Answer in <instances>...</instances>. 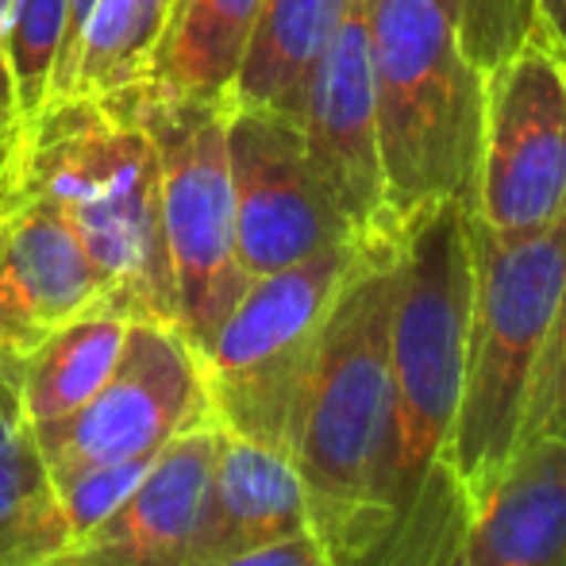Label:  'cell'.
Wrapping results in <instances>:
<instances>
[{"mask_svg": "<svg viewBox=\"0 0 566 566\" xmlns=\"http://www.w3.org/2000/svg\"><path fill=\"white\" fill-rule=\"evenodd\" d=\"M82 536L20 405V355L0 350V566H39Z\"/></svg>", "mask_w": 566, "mask_h": 566, "instance_id": "cell-16", "label": "cell"}, {"mask_svg": "<svg viewBox=\"0 0 566 566\" xmlns=\"http://www.w3.org/2000/svg\"><path fill=\"white\" fill-rule=\"evenodd\" d=\"M566 217V54L544 28L482 70L470 220L528 235Z\"/></svg>", "mask_w": 566, "mask_h": 566, "instance_id": "cell-8", "label": "cell"}, {"mask_svg": "<svg viewBox=\"0 0 566 566\" xmlns=\"http://www.w3.org/2000/svg\"><path fill=\"white\" fill-rule=\"evenodd\" d=\"M0 220V350L23 358L54 328L108 301L77 231L46 197L4 189Z\"/></svg>", "mask_w": 566, "mask_h": 566, "instance_id": "cell-12", "label": "cell"}, {"mask_svg": "<svg viewBox=\"0 0 566 566\" xmlns=\"http://www.w3.org/2000/svg\"><path fill=\"white\" fill-rule=\"evenodd\" d=\"M62 28H66V0H20L15 4L12 35H8V70L15 85L20 124L46 105L54 62H59Z\"/></svg>", "mask_w": 566, "mask_h": 566, "instance_id": "cell-21", "label": "cell"}, {"mask_svg": "<svg viewBox=\"0 0 566 566\" xmlns=\"http://www.w3.org/2000/svg\"><path fill=\"white\" fill-rule=\"evenodd\" d=\"M301 532H313V516L293 454L220 428L186 566H217Z\"/></svg>", "mask_w": 566, "mask_h": 566, "instance_id": "cell-14", "label": "cell"}, {"mask_svg": "<svg viewBox=\"0 0 566 566\" xmlns=\"http://www.w3.org/2000/svg\"><path fill=\"white\" fill-rule=\"evenodd\" d=\"M397 247L401 239L363 243L358 251L324 321L290 436L313 532L328 547L332 566L355 555L386 467Z\"/></svg>", "mask_w": 566, "mask_h": 566, "instance_id": "cell-3", "label": "cell"}, {"mask_svg": "<svg viewBox=\"0 0 566 566\" xmlns=\"http://www.w3.org/2000/svg\"><path fill=\"white\" fill-rule=\"evenodd\" d=\"M135 113L158 155L163 235L178 332L201 350L247 290L228 170V101H201L163 82L113 93Z\"/></svg>", "mask_w": 566, "mask_h": 566, "instance_id": "cell-6", "label": "cell"}, {"mask_svg": "<svg viewBox=\"0 0 566 566\" xmlns=\"http://www.w3.org/2000/svg\"><path fill=\"white\" fill-rule=\"evenodd\" d=\"M127 328L132 321L124 313L97 305L54 328L20 358V405L31 428L70 417L105 386Z\"/></svg>", "mask_w": 566, "mask_h": 566, "instance_id": "cell-18", "label": "cell"}, {"mask_svg": "<svg viewBox=\"0 0 566 566\" xmlns=\"http://www.w3.org/2000/svg\"><path fill=\"white\" fill-rule=\"evenodd\" d=\"M532 12L539 15L547 35L559 43V51L566 54V0H528Z\"/></svg>", "mask_w": 566, "mask_h": 566, "instance_id": "cell-25", "label": "cell"}, {"mask_svg": "<svg viewBox=\"0 0 566 566\" xmlns=\"http://www.w3.org/2000/svg\"><path fill=\"white\" fill-rule=\"evenodd\" d=\"M212 397L201 355L174 324L132 321L108 381L70 417L31 428L51 478L155 459L178 436L212 428Z\"/></svg>", "mask_w": 566, "mask_h": 566, "instance_id": "cell-9", "label": "cell"}, {"mask_svg": "<svg viewBox=\"0 0 566 566\" xmlns=\"http://www.w3.org/2000/svg\"><path fill=\"white\" fill-rule=\"evenodd\" d=\"M358 251L363 243L328 247L247 282L224 324L197 350L217 428L290 451L316 343Z\"/></svg>", "mask_w": 566, "mask_h": 566, "instance_id": "cell-7", "label": "cell"}, {"mask_svg": "<svg viewBox=\"0 0 566 566\" xmlns=\"http://www.w3.org/2000/svg\"><path fill=\"white\" fill-rule=\"evenodd\" d=\"M93 4H97V0H66V28H62V46H59V62H54V77H51V93H46V105H51V101L70 97L77 46H82V31H85V20H90Z\"/></svg>", "mask_w": 566, "mask_h": 566, "instance_id": "cell-24", "label": "cell"}, {"mask_svg": "<svg viewBox=\"0 0 566 566\" xmlns=\"http://www.w3.org/2000/svg\"><path fill=\"white\" fill-rule=\"evenodd\" d=\"M217 566H332L328 547L321 544L316 532H301V536H290L282 544L259 547V552H247L239 559L217 563Z\"/></svg>", "mask_w": 566, "mask_h": 566, "instance_id": "cell-23", "label": "cell"}, {"mask_svg": "<svg viewBox=\"0 0 566 566\" xmlns=\"http://www.w3.org/2000/svg\"><path fill=\"white\" fill-rule=\"evenodd\" d=\"M0 243H4V220H0Z\"/></svg>", "mask_w": 566, "mask_h": 566, "instance_id": "cell-29", "label": "cell"}, {"mask_svg": "<svg viewBox=\"0 0 566 566\" xmlns=\"http://www.w3.org/2000/svg\"><path fill=\"white\" fill-rule=\"evenodd\" d=\"M20 124V108H15V85H12V70L8 59L0 54V139H4L12 127Z\"/></svg>", "mask_w": 566, "mask_h": 566, "instance_id": "cell-26", "label": "cell"}, {"mask_svg": "<svg viewBox=\"0 0 566 566\" xmlns=\"http://www.w3.org/2000/svg\"><path fill=\"white\" fill-rule=\"evenodd\" d=\"M220 428H197L158 451L132 493L39 566H186Z\"/></svg>", "mask_w": 566, "mask_h": 566, "instance_id": "cell-13", "label": "cell"}, {"mask_svg": "<svg viewBox=\"0 0 566 566\" xmlns=\"http://www.w3.org/2000/svg\"><path fill=\"white\" fill-rule=\"evenodd\" d=\"M15 4H20V0H0V54L8 51V35H12Z\"/></svg>", "mask_w": 566, "mask_h": 566, "instance_id": "cell-27", "label": "cell"}, {"mask_svg": "<svg viewBox=\"0 0 566 566\" xmlns=\"http://www.w3.org/2000/svg\"><path fill=\"white\" fill-rule=\"evenodd\" d=\"M539 436L566 443V282H563L559 308H555L552 332H547L544 355H539L536 381H532L521 443L539 440Z\"/></svg>", "mask_w": 566, "mask_h": 566, "instance_id": "cell-22", "label": "cell"}, {"mask_svg": "<svg viewBox=\"0 0 566 566\" xmlns=\"http://www.w3.org/2000/svg\"><path fill=\"white\" fill-rule=\"evenodd\" d=\"M174 0H97L77 46L70 97H113L150 82Z\"/></svg>", "mask_w": 566, "mask_h": 566, "instance_id": "cell-20", "label": "cell"}, {"mask_svg": "<svg viewBox=\"0 0 566 566\" xmlns=\"http://www.w3.org/2000/svg\"><path fill=\"white\" fill-rule=\"evenodd\" d=\"M436 4H440L443 12H448L451 20H454V15H459V8H462V0H436Z\"/></svg>", "mask_w": 566, "mask_h": 566, "instance_id": "cell-28", "label": "cell"}, {"mask_svg": "<svg viewBox=\"0 0 566 566\" xmlns=\"http://www.w3.org/2000/svg\"><path fill=\"white\" fill-rule=\"evenodd\" d=\"M8 189L46 197L66 217L105 282L108 308L127 321H178L158 155L124 101L62 97L23 119Z\"/></svg>", "mask_w": 566, "mask_h": 566, "instance_id": "cell-2", "label": "cell"}, {"mask_svg": "<svg viewBox=\"0 0 566 566\" xmlns=\"http://www.w3.org/2000/svg\"><path fill=\"white\" fill-rule=\"evenodd\" d=\"M297 127L316 178L324 181L358 243L401 239L394 217H389L386 178H381L370 35H366L363 0L350 4L336 39L316 62L305 101H301Z\"/></svg>", "mask_w": 566, "mask_h": 566, "instance_id": "cell-11", "label": "cell"}, {"mask_svg": "<svg viewBox=\"0 0 566 566\" xmlns=\"http://www.w3.org/2000/svg\"><path fill=\"white\" fill-rule=\"evenodd\" d=\"M228 170L247 277L274 274L328 247L358 243L308 163L297 119L228 105Z\"/></svg>", "mask_w": 566, "mask_h": 566, "instance_id": "cell-10", "label": "cell"}, {"mask_svg": "<svg viewBox=\"0 0 566 566\" xmlns=\"http://www.w3.org/2000/svg\"><path fill=\"white\" fill-rule=\"evenodd\" d=\"M474 301L451 467L470 509L521 448L524 412L566 282V217L528 235H490L470 220Z\"/></svg>", "mask_w": 566, "mask_h": 566, "instance_id": "cell-5", "label": "cell"}, {"mask_svg": "<svg viewBox=\"0 0 566 566\" xmlns=\"http://www.w3.org/2000/svg\"><path fill=\"white\" fill-rule=\"evenodd\" d=\"M363 8L386 205L405 235L443 201L470 209L482 74L436 0H363Z\"/></svg>", "mask_w": 566, "mask_h": 566, "instance_id": "cell-4", "label": "cell"}, {"mask_svg": "<svg viewBox=\"0 0 566 566\" xmlns=\"http://www.w3.org/2000/svg\"><path fill=\"white\" fill-rule=\"evenodd\" d=\"M443 566H566V443L528 440L478 497Z\"/></svg>", "mask_w": 566, "mask_h": 566, "instance_id": "cell-15", "label": "cell"}, {"mask_svg": "<svg viewBox=\"0 0 566 566\" xmlns=\"http://www.w3.org/2000/svg\"><path fill=\"white\" fill-rule=\"evenodd\" d=\"M474 247L467 201L428 209L397 247L389 440L378 497L343 566H443L470 516L451 467L467 374Z\"/></svg>", "mask_w": 566, "mask_h": 566, "instance_id": "cell-1", "label": "cell"}, {"mask_svg": "<svg viewBox=\"0 0 566 566\" xmlns=\"http://www.w3.org/2000/svg\"><path fill=\"white\" fill-rule=\"evenodd\" d=\"M355 0H266L231 85V108H266L297 119L321 54Z\"/></svg>", "mask_w": 566, "mask_h": 566, "instance_id": "cell-17", "label": "cell"}, {"mask_svg": "<svg viewBox=\"0 0 566 566\" xmlns=\"http://www.w3.org/2000/svg\"><path fill=\"white\" fill-rule=\"evenodd\" d=\"M266 0H178L155 59V82L201 101H228Z\"/></svg>", "mask_w": 566, "mask_h": 566, "instance_id": "cell-19", "label": "cell"}, {"mask_svg": "<svg viewBox=\"0 0 566 566\" xmlns=\"http://www.w3.org/2000/svg\"><path fill=\"white\" fill-rule=\"evenodd\" d=\"M174 4H178V0H174Z\"/></svg>", "mask_w": 566, "mask_h": 566, "instance_id": "cell-30", "label": "cell"}]
</instances>
